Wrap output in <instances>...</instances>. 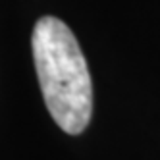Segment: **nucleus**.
I'll return each mask as SVG.
<instances>
[{
	"mask_svg": "<svg viewBox=\"0 0 160 160\" xmlns=\"http://www.w3.org/2000/svg\"><path fill=\"white\" fill-rule=\"evenodd\" d=\"M31 47L50 116L66 133H81L93 114V83L73 33L58 18H41Z\"/></svg>",
	"mask_w": 160,
	"mask_h": 160,
	"instance_id": "obj_1",
	"label": "nucleus"
}]
</instances>
